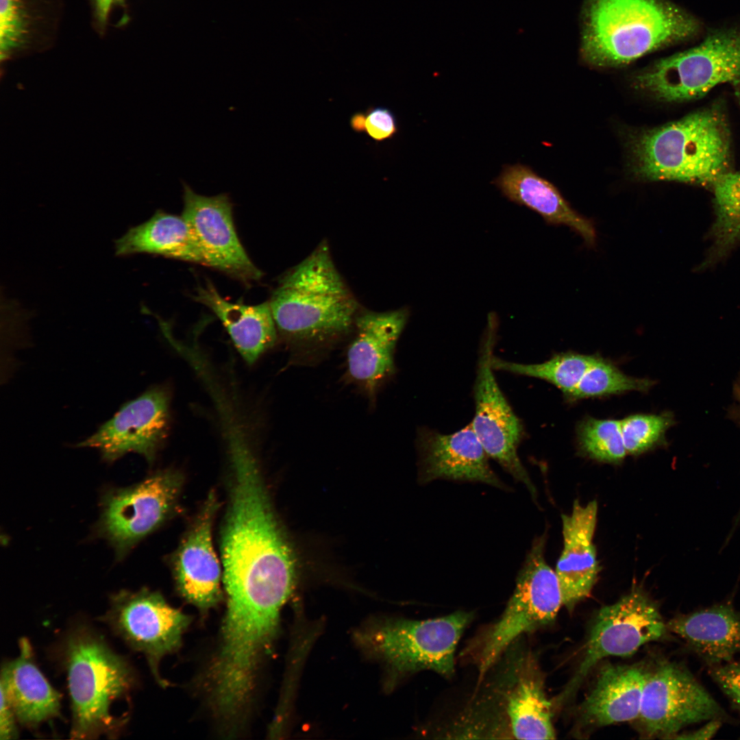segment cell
Listing matches in <instances>:
<instances>
[{"mask_svg":"<svg viewBox=\"0 0 740 740\" xmlns=\"http://www.w3.org/2000/svg\"><path fill=\"white\" fill-rule=\"evenodd\" d=\"M227 446L232 479L221 536L227 595L222 626L231 637L253 643L278 632L281 609L295 588L297 560L248 440L234 437Z\"/></svg>","mask_w":740,"mask_h":740,"instance_id":"6da1fadb","label":"cell"},{"mask_svg":"<svg viewBox=\"0 0 740 740\" xmlns=\"http://www.w3.org/2000/svg\"><path fill=\"white\" fill-rule=\"evenodd\" d=\"M269 304L282 336L307 345L329 343L352 332L361 310L326 241L281 278Z\"/></svg>","mask_w":740,"mask_h":740,"instance_id":"7a4b0ae2","label":"cell"},{"mask_svg":"<svg viewBox=\"0 0 740 740\" xmlns=\"http://www.w3.org/2000/svg\"><path fill=\"white\" fill-rule=\"evenodd\" d=\"M699 29L693 16L667 0H587L581 54L594 66H620Z\"/></svg>","mask_w":740,"mask_h":740,"instance_id":"3957f363","label":"cell"},{"mask_svg":"<svg viewBox=\"0 0 740 740\" xmlns=\"http://www.w3.org/2000/svg\"><path fill=\"white\" fill-rule=\"evenodd\" d=\"M730 132L726 116L712 106L633 138V171L648 180L714 186L730 169Z\"/></svg>","mask_w":740,"mask_h":740,"instance_id":"277c9868","label":"cell"},{"mask_svg":"<svg viewBox=\"0 0 740 740\" xmlns=\"http://www.w3.org/2000/svg\"><path fill=\"white\" fill-rule=\"evenodd\" d=\"M63 661L72 712L71 737H114L121 722L110 709L135 684L130 664L101 636L84 626L75 628L66 637Z\"/></svg>","mask_w":740,"mask_h":740,"instance_id":"5b68a950","label":"cell"},{"mask_svg":"<svg viewBox=\"0 0 740 740\" xmlns=\"http://www.w3.org/2000/svg\"><path fill=\"white\" fill-rule=\"evenodd\" d=\"M471 619V613L462 610L425 620L372 619L356 631L354 639L368 657L384 665L390 682L425 669L449 677L457 644Z\"/></svg>","mask_w":740,"mask_h":740,"instance_id":"8992f818","label":"cell"},{"mask_svg":"<svg viewBox=\"0 0 740 740\" xmlns=\"http://www.w3.org/2000/svg\"><path fill=\"white\" fill-rule=\"evenodd\" d=\"M728 82H740V27L710 33L695 47L654 62L633 82L660 101L676 102Z\"/></svg>","mask_w":740,"mask_h":740,"instance_id":"52a82bcc","label":"cell"},{"mask_svg":"<svg viewBox=\"0 0 740 740\" xmlns=\"http://www.w3.org/2000/svg\"><path fill=\"white\" fill-rule=\"evenodd\" d=\"M545 545L544 535L534 540L502 615L484 637L481 676L520 636L552 623L563 605L557 576L545 559Z\"/></svg>","mask_w":740,"mask_h":740,"instance_id":"ba28073f","label":"cell"},{"mask_svg":"<svg viewBox=\"0 0 740 740\" xmlns=\"http://www.w3.org/2000/svg\"><path fill=\"white\" fill-rule=\"evenodd\" d=\"M181 484L177 473L164 471L132 486L110 488L103 492L95 533L110 543L117 560L123 559L170 517Z\"/></svg>","mask_w":740,"mask_h":740,"instance_id":"9c48e42d","label":"cell"},{"mask_svg":"<svg viewBox=\"0 0 740 740\" xmlns=\"http://www.w3.org/2000/svg\"><path fill=\"white\" fill-rule=\"evenodd\" d=\"M497 328V314L489 313L478 360L475 415L471 425L489 457L523 483L535 497L536 489L517 454L524 436L523 426L500 389L491 366Z\"/></svg>","mask_w":740,"mask_h":740,"instance_id":"30bf717a","label":"cell"},{"mask_svg":"<svg viewBox=\"0 0 740 740\" xmlns=\"http://www.w3.org/2000/svg\"><path fill=\"white\" fill-rule=\"evenodd\" d=\"M729 717L684 666L661 661L647 671L637 719L650 737L672 738L680 729L699 722Z\"/></svg>","mask_w":740,"mask_h":740,"instance_id":"8fae6325","label":"cell"},{"mask_svg":"<svg viewBox=\"0 0 740 740\" xmlns=\"http://www.w3.org/2000/svg\"><path fill=\"white\" fill-rule=\"evenodd\" d=\"M103 619L127 645L144 654L155 679L166 685L159 664L181 646L190 616L171 606L159 593L142 589L112 595Z\"/></svg>","mask_w":740,"mask_h":740,"instance_id":"7c38bea8","label":"cell"},{"mask_svg":"<svg viewBox=\"0 0 740 740\" xmlns=\"http://www.w3.org/2000/svg\"><path fill=\"white\" fill-rule=\"evenodd\" d=\"M667 631L656 604L641 589L634 587L598 611L582 659L566 692L575 690L600 660L630 656L646 643L663 639Z\"/></svg>","mask_w":740,"mask_h":740,"instance_id":"4fadbf2b","label":"cell"},{"mask_svg":"<svg viewBox=\"0 0 740 740\" xmlns=\"http://www.w3.org/2000/svg\"><path fill=\"white\" fill-rule=\"evenodd\" d=\"M183 188L182 216L198 243L206 266L245 283L259 280L262 273L238 238L228 195H201L184 182Z\"/></svg>","mask_w":740,"mask_h":740,"instance_id":"5bb4252c","label":"cell"},{"mask_svg":"<svg viewBox=\"0 0 740 740\" xmlns=\"http://www.w3.org/2000/svg\"><path fill=\"white\" fill-rule=\"evenodd\" d=\"M169 419V395L162 388H153L123 404L77 446L97 449L108 463L130 452L151 462L168 434Z\"/></svg>","mask_w":740,"mask_h":740,"instance_id":"9a60e30c","label":"cell"},{"mask_svg":"<svg viewBox=\"0 0 740 740\" xmlns=\"http://www.w3.org/2000/svg\"><path fill=\"white\" fill-rule=\"evenodd\" d=\"M409 316L406 308L376 312L362 309L347 352L349 377L373 397L395 370V349Z\"/></svg>","mask_w":740,"mask_h":740,"instance_id":"2e32d148","label":"cell"},{"mask_svg":"<svg viewBox=\"0 0 740 740\" xmlns=\"http://www.w3.org/2000/svg\"><path fill=\"white\" fill-rule=\"evenodd\" d=\"M218 502L210 493L183 539L174 560V576L182 597L202 612L222 599L221 569L212 541Z\"/></svg>","mask_w":740,"mask_h":740,"instance_id":"e0dca14e","label":"cell"},{"mask_svg":"<svg viewBox=\"0 0 740 740\" xmlns=\"http://www.w3.org/2000/svg\"><path fill=\"white\" fill-rule=\"evenodd\" d=\"M417 443L422 482L447 479L480 482L505 489L491 469L489 456L471 423L449 434L421 428Z\"/></svg>","mask_w":740,"mask_h":740,"instance_id":"ac0fdd59","label":"cell"},{"mask_svg":"<svg viewBox=\"0 0 740 740\" xmlns=\"http://www.w3.org/2000/svg\"><path fill=\"white\" fill-rule=\"evenodd\" d=\"M597 503L585 506L575 500L570 515H562L563 549L557 562V576L563 604L569 611L588 597L600 572L593 542L597 523Z\"/></svg>","mask_w":740,"mask_h":740,"instance_id":"d6986e66","label":"cell"},{"mask_svg":"<svg viewBox=\"0 0 740 740\" xmlns=\"http://www.w3.org/2000/svg\"><path fill=\"white\" fill-rule=\"evenodd\" d=\"M19 650L18 656L1 667L0 689L5 692L17 721L34 729L60 717L61 695L36 665L27 639L20 640Z\"/></svg>","mask_w":740,"mask_h":740,"instance_id":"ffe728a7","label":"cell"},{"mask_svg":"<svg viewBox=\"0 0 740 740\" xmlns=\"http://www.w3.org/2000/svg\"><path fill=\"white\" fill-rule=\"evenodd\" d=\"M493 184L511 202L535 211L549 224L569 227L587 245H594L596 233L592 222L574 210L552 184L529 166L504 165Z\"/></svg>","mask_w":740,"mask_h":740,"instance_id":"44dd1931","label":"cell"},{"mask_svg":"<svg viewBox=\"0 0 740 740\" xmlns=\"http://www.w3.org/2000/svg\"><path fill=\"white\" fill-rule=\"evenodd\" d=\"M667 627L709 667L730 662L740 654V612L729 603L677 615Z\"/></svg>","mask_w":740,"mask_h":740,"instance_id":"7402d4cb","label":"cell"},{"mask_svg":"<svg viewBox=\"0 0 740 740\" xmlns=\"http://www.w3.org/2000/svg\"><path fill=\"white\" fill-rule=\"evenodd\" d=\"M193 298L216 314L247 363L255 362L275 343L278 331L269 301L254 306L231 302L209 280L198 286Z\"/></svg>","mask_w":740,"mask_h":740,"instance_id":"603a6c76","label":"cell"},{"mask_svg":"<svg viewBox=\"0 0 740 740\" xmlns=\"http://www.w3.org/2000/svg\"><path fill=\"white\" fill-rule=\"evenodd\" d=\"M647 670L640 665H608L581 706L585 724L604 726L636 720Z\"/></svg>","mask_w":740,"mask_h":740,"instance_id":"cb8c5ba5","label":"cell"},{"mask_svg":"<svg viewBox=\"0 0 740 740\" xmlns=\"http://www.w3.org/2000/svg\"><path fill=\"white\" fill-rule=\"evenodd\" d=\"M160 255L206 266L198 243L185 219L158 210L147 221L130 228L115 241V254Z\"/></svg>","mask_w":740,"mask_h":740,"instance_id":"d4e9b609","label":"cell"},{"mask_svg":"<svg viewBox=\"0 0 740 740\" xmlns=\"http://www.w3.org/2000/svg\"><path fill=\"white\" fill-rule=\"evenodd\" d=\"M532 669L521 667L506 687L502 706L507 732L518 739H553L552 704Z\"/></svg>","mask_w":740,"mask_h":740,"instance_id":"484cf974","label":"cell"},{"mask_svg":"<svg viewBox=\"0 0 740 740\" xmlns=\"http://www.w3.org/2000/svg\"><path fill=\"white\" fill-rule=\"evenodd\" d=\"M595 356L568 351L556 354L541 363L522 364L507 361L493 355L491 366L494 370L545 380L560 390L566 400L594 360Z\"/></svg>","mask_w":740,"mask_h":740,"instance_id":"4316f807","label":"cell"},{"mask_svg":"<svg viewBox=\"0 0 740 740\" xmlns=\"http://www.w3.org/2000/svg\"><path fill=\"white\" fill-rule=\"evenodd\" d=\"M654 384L655 382L649 378L628 375L614 362L595 354L594 360L565 401L575 403L585 399L602 398L631 391L646 393Z\"/></svg>","mask_w":740,"mask_h":740,"instance_id":"83f0119b","label":"cell"},{"mask_svg":"<svg viewBox=\"0 0 740 740\" xmlns=\"http://www.w3.org/2000/svg\"><path fill=\"white\" fill-rule=\"evenodd\" d=\"M578 451L598 462L619 464L627 455L620 420L584 417L576 428Z\"/></svg>","mask_w":740,"mask_h":740,"instance_id":"f1b7e54d","label":"cell"},{"mask_svg":"<svg viewBox=\"0 0 740 740\" xmlns=\"http://www.w3.org/2000/svg\"><path fill=\"white\" fill-rule=\"evenodd\" d=\"M740 105V82L735 83ZM716 208L714 235L724 250L740 241V170L731 171L713 187Z\"/></svg>","mask_w":740,"mask_h":740,"instance_id":"f546056e","label":"cell"},{"mask_svg":"<svg viewBox=\"0 0 740 740\" xmlns=\"http://www.w3.org/2000/svg\"><path fill=\"white\" fill-rule=\"evenodd\" d=\"M674 413H637L620 420L621 432L627 454L638 456L668 445L667 432L676 423Z\"/></svg>","mask_w":740,"mask_h":740,"instance_id":"4dcf8cb0","label":"cell"},{"mask_svg":"<svg viewBox=\"0 0 740 740\" xmlns=\"http://www.w3.org/2000/svg\"><path fill=\"white\" fill-rule=\"evenodd\" d=\"M28 33L23 0H0V58L7 60L25 43Z\"/></svg>","mask_w":740,"mask_h":740,"instance_id":"1f68e13d","label":"cell"},{"mask_svg":"<svg viewBox=\"0 0 740 740\" xmlns=\"http://www.w3.org/2000/svg\"><path fill=\"white\" fill-rule=\"evenodd\" d=\"M709 674L732 706L740 713V661L710 667Z\"/></svg>","mask_w":740,"mask_h":740,"instance_id":"d6a6232c","label":"cell"},{"mask_svg":"<svg viewBox=\"0 0 740 740\" xmlns=\"http://www.w3.org/2000/svg\"><path fill=\"white\" fill-rule=\"evenodd\" d=\"M365 134L375 142L393 138L398 132L395 116L385 107H370L366 111Z\"/></svg>","mask_w":740,"mask_h":740,"instance_id":"836d02e7","label":"cell"},{"mask_svg":"<svg viewBox=\"0 0 740 740\" xmlns=\"http://www.w3.org/2000/svg\"><path fill=\"white\" fill-rule=\"evenodd\" d=\"M0 692V739H16L18 735L16 724L18 721L5 692L1 689Z\"/></svg>","mask_w":740,"mask_h":740,"instance_id":"e575fe53","label":"cell"},{"mask_svg":"<svg viewBox=\"0 0 740 740\" xmlns=\"http://www.w3.org/2000/svg\"><path fill=\"white\" fill-rule=\"evenodd\" d=\"M723 721L718 719H711L696 730L682 734H676L672 739H711L720 728Z\"/></svg>","mask_w":740,"mask_h":740,"instance_id":"d590c367","label":"cell"},{"mask_svg":"<svg viewBox=\"0 0 740 740\" xmlns=\"http://www.w3.org/2000/svg\"><path fill=\"white\" fill-rule=\"evenodd\" d=\"M733 402L728 410V417L740 428V374L735 380L732 388ZM740 520V510L735 519V525Z\"/></svg>","mask_w":740,"mask_h":740,"instance_id":"8d00e7d4","label":"cell"},{"mask_svg":"<svg viewBox=\"0 0 740 740\" xmlns=\"http://www.w3.org/2000/svg\"><path fill=\"white\" fill-rule=\"evenodd\" d=\"M113 1L114 0H94L96 15L99 22L102 25L106 21Z\"/></svg>","mask_w":740,"mask_h":740,"instance_id":"74e56055","label":"cell"},{"mask_svg":"<svg viewBox=\"0 0 740 740\" xmlns=\"http://www.w3.org/2000/svg\"><path fill=\"white\" fill-rule=\"evenodd\" d=\"M365 112H356L349 119V125L351 129L356 133L362 134L365 133Z\"/></svg>","mask_w":740,"mask_h":740,"instance_id":"f35d334b","label":"cell"},{"mask_svg":"<svg viewBox=\"0 0 740 740\" xmlns=\"http://www.w3.org/2000/svg\"><path fill=\"white\" fill-rule=\"evenodd\" d=\"M116 1H123V0H116Z\"/></svg>","mask_w":740,"mask_h":740,"instance_id":"ab89813d","label":"cell"}]
</instances>
